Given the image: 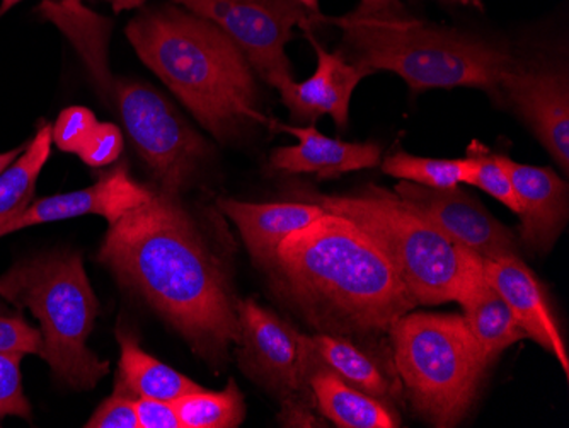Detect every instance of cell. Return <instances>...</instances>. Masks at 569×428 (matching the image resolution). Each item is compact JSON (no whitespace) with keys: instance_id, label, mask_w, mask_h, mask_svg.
Masks as SVG:
<instances>
[{"instance_id":"cell-7","label":"cell","mask_w":569,"mask_h":428,"mask_svg":"<svg viewBox=\"0 0 569 428\" xmlns=\"http://www.w3.org/2000/svg\"><path fill=\"white\" fill-rule=\"evenodd\" d=\"M389 337L412 408L433 427L459 425L488 367L463 316L409 311L392 325Z\"/></svg>"},{"instance_id":"cell-35","label":"cell","mask_w":569,"mask_h":428,"mask_svg":"<svg viewBox=\"0 0 569 428\" xmlns=\"http://www.w3.org/2000/svg\"><path fill=\"white\" fill-rule=\"evenodd\" d=\"M146 0H111V8L114 12L130 11V9L140 8Z\"/></svg>"},{"instance_id":"cell-13","label":"cell","mask_w":569,"mask_h":428,"mask_svg":"<svg viewBox=\"0 0 569 428\" xmlns=\"http://www.w3.org/2000/svg\"><path fill=\"white\" fill-rule=\"evenodd\" d=\"M150 193L152 190L133 180L127 166H117L102 175L101 180L92 187L34 201L18 219L0 228V238L33 228L38 223L59 222L82 216L104 217L111 226L143 203Z\"/></svg>"},{"instance_id":"cell-22","label":"cell","mask_w":569,"mask_h":428,"mask_svg":"<svg viewBox=\"0 0 569 428\" xmlns=\"http://www.w3.org/2000/svg\"><path fill=\"white\" fill-rule=\"evenodd\" d=\"M310 344L321 367L332 370L348 385L386 402L398 399L399 386L391 372L357 341L340 335L318 334L310 337Z\"/></svg>"},{"instance_id":"cell-23","label":"cell","mask_w":569,"mask_h":428,"mask_svg":"<svg viewBox=\"0 0 569 428\" xmlns=\"http://www.w3.org/2000/svg\"><path fill=\"white\" fill-rule=\"evenodd\" d=\"M117 340L120 344L121 382L137 398L174 402L181 396L201 388L190 377L143 351L136 335L123 326L117 330Z\"/></svg>"},{"instance_id":"cell-20","label":"cell","mask_w":569,"mask_h":428,"mask_svg":"<svg viewBox=\"0 0 569 428\" xmlns=\"http://www.w3.org/2000/svg\"><path fill=\"white\" fill-rule=\"evenodd\" d=\"M38 12L66 34L99 91L110 96L114 84L108 62L111 22L89 11L81 0H43Z\"/></svg>"},{"instance_id":"cell-9","label":"cell","mask_w":569,"mask_h":428,"mask_svg":"<svg viewBox=\"0 0 569 428\" xmlns=\"http://www.w3.org/2000/svg\"><path fill=\"white\" fill-rule=\"evenodd\" d=\"M124 129L161 190L178 197L209 161L210 147L156 89L117 81L111 91Z\"/></svg>"},{"instance_id":"cell-26","label":"cell","mask_w":569,"mask_h":428,"mask_svg":"<svg viewBox=\"0 0 569 428\" xmlns=\"http://www.w3.org/2000/svg\"><path fill=\"white\" fill-rule=\"evenodd\" d=\"M380 169L396 180L428 188H453L466 185V159H433L396 150L380 162Z\"/></svg>"},{"instance_id":"cell-1","label":"cell","mask_w":569,"mask_h":428,"mask_svg":"<svg viewBox=\"0 0 569 428\" xmlns=\"http://www.w3.org/2000/svg\"><path fill=\"white\" fill-rule=\"evenodd\" d=\"M123 286L136 290L209 366H226L241 340L238 299L219 258L176 195L152 190L111 223L99 249Z\"/></svg>"},{"instance_id":"cell-4","label":"cell","mask_w":569,"mask_h":428,"mask_svg":"<svg viewBox=\"0 0 569 428\" xmlns=\"http://www.w3.org/2000/svg\"><path fill=\"white\" fill-rule=\"evenodd\" d=\"M343 33L348 62L372 73H398L412 92L430 89L476 88L500 94L507 73L520 66L507 48L462 33L433 27L411 16L326 18Z\"/></svg>"},{"instance_id":"cell-29","label":"cell","mask_w":569,"mask_h":428,"mask_svg":"<svg viewBox=\"0 0 569 428\" xmlns=\"http://www.w3.org/2000/svg\"><path fill=\"white\" fill-rule=\"evenodd\" d=\"M96 125L98 120L89 108H66L56 123L51 125V140L62 152L79 155Z\"/></svg>"},{"instance_id":"cell-14","label":"cell","mask_w":569,"mask_h":428,"mask_svg":"<svg viewBox=\"0 0 569 428\" xmlns=\"http://www.w3.org/2000/svg\"><path fill=\"white\" fill-rule=\"evenodd\" d=\"M306 34L318 56V67L306 81L289 79L280 82L278 92L296 120L315 123L318 118L328 115L341 132L348 129L351 96L369 72L348 62L340 52L325 50L312 33Z\"/></svg>"},{"instance_id":"cell-24","label":"cell","mask_w":569,"mask_h":428,"mask_svg":"<svg viewBox=\"0 0 569 428\" xmlns=\"http://www.w3.org/2000/svg\"><path fill=\"white\" fill-rule=\"evenodd\" d=\"M51 125L41 123L21 155L0 172V228L18 219L31 206L34 187L51 155Z\"/></svg>"},{"instance_id":"cell-5","label":"cell","mask_w":569,"mask_h":428,"mask_svg":"<svg viewBox=\"0 0 569 428\" xmlns=\"http://www.w3.org/2000/svg\"><path fill=\"white\" fill-rule=\"evenodd\" d=\"M292 197L318 203L366 232L398 271L417 305L456 300L472 271L481 267L482 258L457 245L386 188L369 185L350 195L296 190Z\"/></svg>"},{"instance_id":"cell-32","label":"cell","mask_w":569,"mask_h":428,"mask_svg":"<svg viewBox=\"0 0 569 428\" xmlns=\"http://www.w3.org/2000/svg\"><path fill=\"white\" fill-rule=\"evenodd\" d=\"M41 350L40 330L24 321L21 316H0V354H24L38 356Z\"/></svg>"},{"instance_id":"cell-28","label":"cell","mask_w":569,"mask_h":428,"mask_svg":"<svg viewBox=\"0 0 569 428\" xmlns=\"http://www.w3.org/2000/svg\"><path fill=\"white\" fill-rule=\"evenodd\" d=\"M22 357L24 354H0V418L31 420V405L22 389Z\"/></svg>"},{"instance_id":"cell-10","label":"cell","mask_w":569,"mask_h":428,"mask_svg":"<svg viewBox=\"0 0 569 428\" xmlns=\"http://www.w3.org/2000/svg\"><path fill=\"white\" fill-rule=\"evenodd\" d=\"M179 8L209 19L244 53L252 70L268 84L293 79L287 43L293 30L302 28L312 33L321 12L310 11L296 0H172Z\"/></svg>"},{"instance_id":"cell-36","label":"cell","mask_w":569,"mask_h":428,"mask_svg":"<svg viewBox=\"0 0 569 428\" xmlns=\"http://www.w3.org/2000/svg\"><path fill=\"white\" fill-rule=\"evenodd\" d=\"M22 149H24V146L8 150V152H0V172L4 171L12 161H16V158L21 155Z\"/></svg>"},{"instance_id":"cell-3","label":"cell","mask_w":569,"mask_h":428,"mask_svg":"<svg viewBox=\"0 0 569 428\" xmlns=\"http://www.w3.org/2000/svg\"><path fill=\"white\" fill-rule=\"evenodd\" d=\"M127 38L143 63L216 139L270 123L258 110L254 70L241 48L209 19L179 6L150 9L128 22Z\"/></svg>"},{"instance_id":"cell-34","label":"cell","mask_w":569,"mask_h":428,"mask_svg":"<svg viewBox=\"0 0 569 428\" xmlns=\"http://www.w3.org/2000/svg\"><path fill=\"white\" fill-rule=\"evenodd\" d=\"M360 18H395L408 16L401 0H361L360 6L351 12Z\"/></svg>"},{"instance_id":"cell-38","label":"cell","mask_w":569,"mask_h":428,"mask_svg":"<svg viewBox=\"0 0 569 428\" xmlns=\"http://www.w3.org/2000/svg\"><path fill=\"white\" fill-rule=\"evenodd\" d=\"M447 4L472 6V8H482V0H443Z\"/></svg>"},{"instance_id":"cell-37","label":"cell","mask_w":569,"mask_h":428,"mask_svg":"<svg viewBox=\"0 0 569 428\" xmlns=\"http://www.w3.org/2000/svg\"><path fill=\"white\" fill-rule=\"evenodd\" d=\"M19 2H22V0H0V18L8 14V12L11 11V9H14Z\"/></svg>"},{"instance_id":"cell-6","label":"cell","mask_w":569,"mask_h":428,"mask_svg":"<svg viewBox=\"0 0 569 428\" xmlns=\"http://www.w3.org/2000/svg\"><path fill=\"white\" fill-rule=\"evenodd\" d=\"M0 297L40 321L38 357L57 382L91 391L110 372V362L88 347L99 306L81 255L51 251L18 261L0 275Z\"/></svg>"},{"instance_id":"cell-2","label":"cell","mask_w":569,"mask_h":428,"mask_svg":"<svg viewBox=\"0 0 569 428\" xmlns=\"http://www.w3.org/2000/svg\"><path fill=\"white\" fill-rule=\"evenodd\" d=\"M267 270L319 334L380 337L418 306L376 242L331 212L284 239Z\"/></svg>"},{"instance_id":"cell-31","label":"cell","mask_w":569,"mask_h":428,"mask_svg":"<svg viewBox=\"0 0 569 428\" xmlns=\"http://www.w3.org/2000/svg\"><path fill=\"white\" fill-rule=\"evenodd\" d=\"M121 150H123V136L117 125L99 123L98 121L88 142L77 156L89 168H104V166L113 165L120 158Z\"/></svg>"},{"instance_id":"cell-17","label":"cell","mask_w":569,"mask_h":428,"mask_svg":"<svg viewBox=\"0 0 569 428\" xmlns=\"http://www.w3.org/2000/svg\"><path fill=\"white\" fill-rule=\"evenodd\" d=\"M273 129L299 139L297 146L278 147L270 165L289 175H316L318 180H336L347 172L372 169L380 165L382 149L376 142H347L322 136L315 125L299 127L270 121Z\"/></svg>"},{"instance_id":"cell-18","label":"cell","mask_w":569,"mask_h":428,"mask_svg":"<svg viewBox=\"0 0 569 428\" xmlns=\"http://www.w3.org/2000/svg\"><path fill=\"white\" fill-rule=\"evenodd\" d=\"M220 209L236 223L256 263L267 270L277 257V249L293 232L325 216L326 210L312 201H249L220 200Z\"/></svg>"},{"instance_id":"cell-21","label":"cell","mask_w":569,"mask_h":428,"mask_svg":"<svg viewBox=\"0 0 569 428\" xmlns=\"http://www.w3.org/2000/svg\"><path fill=\"white\" fill-rule=\"evenodd\" d=\"M310 388L315 392L316 408L322 417L341 428H398L401 418L391 402L373 398L348 385L332 370L319 367Z\"/></svg>"},{"instance_id":"cell-12","label":"cell","mask_w":569,"mask_h":428,"mask_svg":"<svg viewBox=\"0 0 569 428\" xmlns=\"http://www.w3.org/2000/svg\"><path fill=\"white\" fill-rule=\"evenodd\" d=\"M545 146L556 165L569 171V81L566 70L527 69L507 73L500 94Z\"/></svg>"},{"instance_id":"cell-33","label":"cell","mask_w":569,"mask_h":428,"mask_svg":"<svg viewBox=\"0 0 569 428\" xmlns=\"http://www.w3.org/2000/svg\"><path fill=\"white\" fill-rule=\"evenodd\" d=\"M136 407L139 428H183L179 421L174 402L137 398Z\"/></svg>"},{"instance_id":"cell-39","label":"cell","mask_w":569,"mask_h":428,"mask_svg":"<svg viewBox=\"0 0 569 428\" xmlns=\"http://www.w3.org/2000/svg\"><path fill=\"white\" fill-rule=\"evenodd\" d=\"M303 8L310 9V11L319 12V0H296Z\"/></svg>"},{"instance_id":"cell-25","label":"cell","mask_w":569,"mask_h":428,"mask_svg":"<svg viewBox=\"0 0 569 428\" xmlns=\"http://www.w3.org/2000/svg\"><path fill=\"white\" fill-rule=\"evenodd\" d=\"M183 428H236L244 421L246 402L234 379L223 391L198 388L174 401Z\"/></svg>"},{"instance_id":"cell-15","label":"cell","mask_w":569,"mask_h":428,"mask_svg":"<svg viewBox=\"0 0 569 428\" xmlns=\"http://www.w3.org/2000/svg\"><path fill=\"white\" fill-rule=\"evenodd\" d=\"M519 200V239L537 253H548L568 222V181L555 169L522 165L501 155Z\"/></svg>"},{"instance_id":"cell-27","label":"cell","mask_w":569,"mask_h":428,"mask_svg":"<svg viewBox=\"0 0 569 428\" xmlns=\"http://www.w3.org/2000/svg\"><path fill=\"white\" fill-rule=\"evenodd\" d=\"M463 159L468 165L466 185L486 191L511 212L519 213V200L515 195L510 175L501 162V155H495L482 143L472 142L469 146L468 156Z\"/></svg>"},{"instance_id":"cell-16","label":"cell","mask_w":569,"mask_h":428,"mask_svg":"<svg viewBox=\"0 0 569 428\" xmlns=\"http://www.w3.org/2000/svg\"><path fill=\"white\" fill-rule=\"evenodd\" d=\"M482 270L507 300L527 338H532L539 347L552 354L568 377L569 357L565 338L549 306L545 287L533 271L520 260L519 255L482 260Z\"/></svg>"},{"instance_id":"cell-11","label":"cell","mask_w":569,"mask_h":428,"mask_svg":"<svg viewBox=\"0 0 569 428\" xmlns=\"http://www.w3.org/2000/svg\"><path fill=\"white\" fill-rule=\"evenodd\" d=\"M395 193L450 239L482 260L519 255L517 239L478 198L460 187L428 188L399 181Z\"/></svg>"},{"instance_id":"cell-30","label":"cell","mask_w":569,"mask_h":428,"mask_svg":"<svg viewBox=\"0 0 569 428\" xmlns=\"http://www.w3.org/2000/svg\"><path fill=\"white\" fill-rule=\"evenodd\" d=\"M137 398L118 382L113 395L89 418L88 428H139L137 418Z\"/></svg>"},{"instance_id":"cell-8","label":"cell","mask_w":569,"mask_h":428,"mask_svg":"<svg viewBox=\"0 0 569 428\" xmlns=\"http://www.w3.org/2000/svg\"><path fill=\"white\" fill-rule=\"evenodd\" d=\"M241 340L236 345L239 367L281 405L287 427H316L315 392L310 381L321 364L309 335L252 299L238 300Z\"/></svg>"},{"instance_id":"cell-19","label":"cell","mask_w":569,"mask_h":428,"mask_svg":"<svg viewBox=\"0 0 569 428\" xmlns=\"http://www.w3.org/2000/svg\"><path fill=\"white\" fill-rule=\"evenodd\" d=\"M456 302L462 308L463 319L475 335L488 366L511 345L526 340V331L520 328L507 300L489 282L482 263L466 280Z\"/></svg>"}]
</instances>
